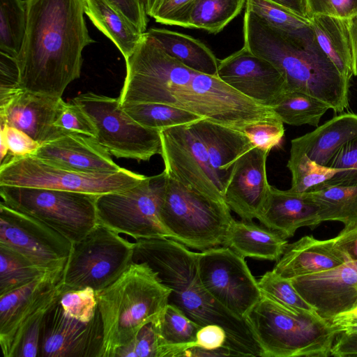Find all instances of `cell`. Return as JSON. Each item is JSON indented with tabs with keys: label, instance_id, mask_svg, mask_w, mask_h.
<instances>
[{
	"label": "cell",
	"instance_id": "1",
	"mask_svg": "<svg viewBox=\"0 0 357 357\" xmlns=\"http://www.w3.org/2000/svg\"><path fill=\"white\" fill-rule=\"evenodd\" d=\"M126 64L119 97L121 103L165 104L242 132L248 126L279 119L271 108L240 93L218 77L185 66L146 32Z\"/></svg>",
	"mask_w": 357,
	"mask_h": 357
},
{
	"label": "cell",
	"instance_id": "2",
	"mask_svg": "<svg viewBox=\"0 0 357 357\" xmlns=\"http://www.w3.org/2000/svg\"><path fill=\"white\" fill-rule=\"evenodd\" d=\"M26 26L15 57L18 85L61 98L80 76L84 49L95 43L84 14V0H25Z\"/></svg>",
	"mask_w": 357,
	"mask_h": 357
},
{
	"label": "cell",
	"instance_id": "3",
	"mask_svg": "<svg viewBox=\"0 0 357 357\" xmlns=\"http://www.w3.org/2000/svg\"><path fill=\"white\" fill-rule=\"evenodd\" d=\"M198 252L168 238H142L134 243L133 261L145 262L171 290L169 303L200 326L217 324L226 332L224 345L234 356H260L261 349L249 326L224 307L199 278Z\"/></svg>",
	"mask_w": 357,
	"mask_h": 357
},
{
	"label": "cell",
	"instance_id": "4",
	"mask_svg": "<svg viewBox=\"0 0 357 357\" xmlns=\"http://www.w3.org/2000/svg\"><path fill=\"white\" fill-rule=\"evenodd\" d=\"M243 31V47L273 64L288 90L318 98L336 113L349 108L350 81L321 51L314 33L303 37L287 34L248 9Z\"/></svg>",
	"mask_w": 357,
	"mask_h": 357
},
{
	"label": "cell",
	"instance_id": "5",
	"mask_svg": "<svg viewBox=\"0 0 357 357\" xmlns=\"http://www.w3.org/2000/svg\"><path fill=\"white\" fill-rule=\"evenodd\" d=\"M171 290L145 262H132L112 284L96 292L103 326L100 357H114L169 303Z\"/></svg>",
	"mask_w": 357,
	"mask_h": 357
},
{
	"label": "cell",
	"instance_id": "6",
	"mask_svg": "<svg viewBox=\"0 0 357 357\" xmlns=\"http://www.w3.org/2000/svg\"><path fill=\"white\" fill-rule=\"evenodd\" d=\"M261 357H328L340 333L315 312L291 308L261 292L246 314Z\"/></svg>",
	"mask_w": 357,
	"mask_h": 357
},
{
	"label": "cell",
	"instance_id": "7",
	"mask_svg": "<svg viewBox=\"0 0 357 357\" xmlns=\"http://www.w3.org/2000/svg\"><path fill=\"white\" fill-rule=\"evenodd\" d=\"M160 216L171 239L199 251L224 245L235 220L225 201L195 191L169 176Z\"/></svg>",
	"mask_w": 357,
	"mask_h": 357
},
{
	"label": "cell",
	"instance_id": "8",
	"mask_svg": "<svg viewBox=\"0 0 357 357\" xmlns=\"http://www.w3.org/2000/svg\"><path fill=\"white\" fill-rule=\"evenodd\" d=\"M145 177L123 167L111 172H79L33 155L15 156L8 153L1 160L0 166V185L43 188L97 195L126 190Z\"/></svg>",
	"mask_w": 357,
	"mask_h": 357
},
{
	"label": "cell",
	"instance_id": "9",
	"mask_svg": "<svg viewBox=\"0 0 357 357\" xmlns=\"http://www.w3.org/2000/svg\"><path fill=\"white\" fill-rule=\"evenodd\" d=\"M0 196L1 203L43 221L73 243L80 241L98 224L97 195L0 185Z\"/></svg>",
	"mask_w": 357,
	"mask_h": 357
},
{
	"label": "cell",
	"instance_id": "10",
	"mask_svg": "<svg viewBox=\"0 0 357 357\" xmlns=\"http://www.w3.org/2000/svg\"><path fill=\"white\" fill-rule=\"evenodd\" d=\"M134 243L97 224L73 243L63 273L64 291L91 287L100 292L134 262Z\"/></svg>",
	"mask_w": 357,
	"mask_h": 357
},
{
	"label": "cell",
	"instance_id": "11",
	"mask_svg": "<svg viewBox=\"0 0 357 357\" xmlns=\"http://www.w3.org/2000/svg\"><path fill=\"white\" fill-rule=\"evenodd\" d=\"M167 178L164 170L159 174L146 176L126 190L98 195L96 201L98 223L135 241L172 238L160 216Z\"/></svg>",
	"mask_w": 357,
	"mask_h": 357
},
{
	"label": "cell",
	"instance_id": "12",
	"mask_svg": "<svg viewBox=\"0 0 357 357\" xmlns=\"http://www.w3.org/2000/svg\"><path fill=\"white\" fill-rule=\"evenodd\" d=\"M72 101L91 119L97 130L96 138L111 155L137 161H148L160 155V131L135 121L119 98L88 92Z\"/></svg>",
	"mask_w": 357,
	"mask_h": 357
},
{
	"label": "cell",
	"instance_id": "13",
	"mask_svg": "<svg viewBox=\"0 0 357 357\" xmlns=\"http://www.w3.org/2000/svg\"><path fill=\"white\" fill-rule=\"evenodd\" d=\"M197 266L200 280L208 292L227 310L244 319L261 296L245 258L222 245L198 252Z\"/></svg>",
	"mask_w": 357,
	"mask_h": 357
},
{
	"label": "cell",
	"instance_id": "14",
	"mask_svg": "<svg viewBox=\"0 0 357 357\" xmlns=\"http://www.w3.org/2000/svg\"><path fill=\"white\" fill-rule=\"evenodd\" d=\"M64 268L50 271L0 296V345L4 357H15L26 331L64 291Z\"/></svg>",
	"mask_w": 357,
	"mask_h": 357
},
{
	"label": "cell",
	"instance_id": "15",
	"mask_svg": "<svg viewBox=\"0 0 357 357\" xmlns=\"http://www.w3.org/2000/svg\"><path fill=\"white\" fill-rule=\"evenodd\" d=\"M160 135L167 176L195 191L225 201L224 187L210 164L205 146L190 125L165 128Z\"/></svg>",
	"mask_w": 357,
	"mask_h": 357
},
{
	"label": "cell",
	"instance_id": "16",
	"mask_svg": "<svg viewBox=\"0 0 357 357\" xmlns=\"http://www.w3.org/2000/svg\"><path fill=\"white\" fill-rule=\"evenodd\" d=\"M0 245L46 271L66 266L73 243L43 221L0 203Z\"/></svg>",
	"mask_w": 357,
	"mask_h": 357
},
{
	"label": "cell",
	"instance_id": "17",
	"mask_svg": "<svg viewBox=\"0 0 357 357\" xmlns=\"http://www.w3.org/2000/svg\"><path fill=\"white\" fill-rule=\"evenodd\" d=\"M61 98L0 86V121L17 128L40 144L68 132L54 125Z\"/></svg>",
	"mask_w": 357,
	"mask_h": 357
},
{
	"label": "cell",
	"instance_id": "18",
	"mask_svg": "<svg viewBox=\"0 0 357 357\" xmlns=\"http://www.w3.org/2000/svg\"><path fill=\"white\" fill-rule=\"evenodd\" d=\"M102 341L99 310L83 322L66 315L58 301L45 316L39 357H100Z\"/></svg>",
	"mask_w": 357,
	"mask_h": 357
},
{
	"label": "cell",
	"instance_id": "19",
	"mask_svg": "<svg viewBox=\"0 0 357 357\" xmlns=\"http://www.w3.org/2000/svg\"><path fill=\"white\" fill-rule=\"evenodd\" d=\"M218 77L240 93L269 108L288 90L280 71L245 47L219 60Z\"/></svg>",
	"mask_w": 357,
	"mask_h": 357
},
{
	"label": "cell",
	"instance_id": "20",
	"mask_svg": "<svg viewBox=\"0 0 357 357\" xmlns=\"http://www.w3.org/2000/svg\"><path fill=\"white\" fill-rule=\"evenodd\" d=\"M290 280L317 314L329 322L357 305V261Z\"/></svg>",
	"mask_w": 357,
	"mask_h": 357
},
{
	"label": "cell",
	"instance_id": "21",
	"mask_svg": "<svg viewBox=\"0 0 357 357\" xmlns=\"http://www.w3.org/2000/svg\"><path fill=\"white\" fill-rule=\"evenodd\" d=\"M269 153L253 147L239 157L231 169L224 198L243 220L257 219L269 195L271 185L266 173Z\"/></svg>",
	"mask_w": 357,
	"mask_h": 357
},
{
	"label": "cell",
	"instance_id": "22",
	"mask_svg": "<svg viewBox=\"0 0 357 357\" xmlns=\"http://www.w3.org/2000/svg\"><path fill=\"white\" fill-rule=\"evenodd\" d=\"M96 137L68 132L40 144L33 155L58 166L84 172H111L121 167Z\"/></svg>",
	"mask_w": 357,
	"mask_h": 357
},
{
	"label": "cell",
	"instance_id": "23",
	"mask_svg": "<svg viewBox=\"0 0 357 357\" xmlns=\"http://www.w3.org/2000/svg\"><path fill=\"white\" fill-rule=\"evenodd\" d=\"M257 220L287 239L300 227L314 229L321 222L318 207L308 192L282 190L272 185Z\"/></svg>",
	"mask_w": 357,
	"mask_h": 357
},
{
	"label": "cell",
	"instance_id": "24",
	"mask_svg": "<svg viewBox=\"0 0 357 357\" xmlns=\"http://www.w3.org/2000/svg\"><path fill=\"white\" fill-rule=\"evenodd\" d=\"M347 261L333 238L318 240L305 236L287 245L273 271L283 278L291 279L327 271Z\"/></svg>",
	"mask_w": 357,
	"mask_h": 357
},
{
	"label": "cell",
	"instance_id": "25",
	"mask_svg": "<svg viewBox=\"0 0 357 357\" xmlns=\"http://www.w3.org/2000/svg\"><path fill=\"white\" fill-rule=\"evenodd\" d=\"M205 146L210 164L224 187L237 159L253 148L245 134L206 119L189 124Z\"/></svg>",
	"mask_w": 357,
	"mask_h": 357
},
{
	"label": "cell",
	"instance_id": "26",
	"mask_svg": "<svg viewBox=\"0 0 357 357\" xmlns=\"http://www.w3.org/2000/svg\"><path fill=\"white\" fill-rule=\"evenodd\" d=\"M357 137V114L342 112L313 131L291 141L290 152L303 153L317 163L328 166L339 149Z\"/></svg>",
	"mask_w": 357,
	"mask_h": 357
},
{
	"label": "cell",
	"instance_id": "27",
	"mask_svg": "<svg viewBox=\"0 0 357 357\" xmlns=\"http://www.w3.org/2000/svg\"><path fill=\"white\" fill-rule=\"evenodd\" d=\"M288 244L287 238L278 231L241 220H234L223 246L244 258L278 261Z\"/></svg>",
	"mask_w": 357,
	"mask_h": 357
},
{
	"label": "cell",
	"instance_id": "28",
	"mask_svg": "<svg viewBox=\"0 0 357 357\" xmlns=\"http://www.w3.org/2000/svg\"><path fill=\"white\" fill-rule=\"evenodd\" d=\"M146 33L172 57L197 72L218 77L219 60L205 44L190 36L160 28Z\"/></svg>",
	"mask_w": 357,
	"mask_h": 357
},
{
	"label": "cell",
	"instance_id": "29",
	"mask_svg": "<svg viewBox=\"0 0 357 357\" xmlns=\"http://www.w3.org/2000/svg\"><path fill=\"white\" fill-rule=\"evenodd\" d=\"M309 20L319 48L339 73L350 81L354 75L347 20L314 15Z\"/></svg>",
	"mask_w": 357,
	"mask_h": 357
},
{
	"label": "cell",
	"instance_id": "30",
	"mask_svg": "<svg viewBox=\"0 0 357 357\" xmlns=\"http://www.w3.org/2000/svg\"><path fill=\"white\" fill-rule=\"evenodd\" d=\"M85 14L121 52L125 61L132 54L142 33L109 0H84Z\"/></svg>",
	"mask_w": 357,
	"mask_h": 357
},
{
	"label": "cell",
	"instance_id": "31",
	"mask_svg": "<svg viewBox=\"0 0 357 357\" xmlns=\"http://www.w3.org/2000/svg\"><path fill=\"white\" fill-rule=\"evenodd\" d=\"M162 349V357L182 356L194 347L202 326L188 318L178 307L168 303L153 321Z\"/></svg>",
	"mask_w": 357,
	"mask_h": 357
},
{
	"label": "cell",
	"instance_id": "32",
	"mask_svg": "<svg viewBox=\"0 0 357 357\" xmlns=\"http://www.w3.org/2000/svg\"><path fill=\"white\" fill-rule=\"evenodd\" d=\"M308 192L321 222L339 221L344 228L357 226V184L323 186Z\"/></svg>",
	"mask_w": 357,
	"mask_h": 357
},
{
	"label": "cell",
	"instance_id": "33",
	"mask_svg": "<svg viewBox=\"0 0 357 357\" xmlns=\"http://www.w3.org/2000/svg\"><path fill=\"white\" fill-rule=\"evenodd\" d=\"M246 0H195L181 26L216 34L242 11Z\"/></svg>",
	"mask_w": 357,
	"mask_h": 357
},
{
	"label": "cell",
	"instance_id": "34",
	"mask_svg": "<svg viewBox=\"0 0 357 357\" xmlns=\"http://www.w3.org/2000/svg\"><path fill=\"white\" fill-rule=\"evenodd\" d=\"M271 109L284 123L317 127L321 118L331 107L306 93L287 90Z\"/></svg>",
	"mask_w": 357,
	"mask_h": 357
},
{
	"label": "cell",
	"instance_id": "35",
	"mask_svg": "<svg viewBox=\"0 0 357 357\" xmlns=\"http://www.w3.org/2000/svg\"><path fill=\"white\" fill-rule=\"evenodd\" d=\"M121 105L138 123L159 131L173 126L188 125L203 119L186 110L162 103L126 102Z\"/></svg>",
	"mask_w": 357,
	"mask_h": 357
},
{
	"label": "cell",
	"instance_id": "36",
	"mask_svg": "<svg viewBox=\"0 0 357 357\" xmlns=\"http://www.w3.org/2000/svg\"><path fill=\"white\" fill-rule=\"evenodd\" d=\"M47 272L20 253L0 245V296L26 285Z\"/></svg>",
	"mask_w": 357,
	"mask_h": 357
},
{
	"label": "cell",
	"instance_id": "37",
	"mask_svg": "<svg viewBox=\"0 0 357 357\" xmlns=\"http://www.w3.org/2000/svg\"><path fill=\"white\" fill-rule=\"evenodd\" d=\"M26 26L25 0H0V52L19 54Z\"/></svg>",
	"mask_w": 357,
	"mask_h": 357
},
{
	"label": "cell",
	"instance_id": "38",
	"mask_svg": "<svg viewBox=\"0 0 357 357\" xmlns=\"http://www.w3.org/2000/svg\"><path fill=\"white\" fill-rule=\"evenodd\" d=\"M245 9L287 34L303 37L313 33L309 19L300 17L271 0H246Z\"/></svg>",
	"mask_w": 357,
	"mask_h": 357
},
{
	"label": "cell",
	"instance_id": "39",
	"mask_svg": "<svg viewBox=\"0 0 357 357\" xmlns=\"http://www.w3.org/2000/svg\"><path fill=\"white\" fill-rule=\"evenodd\" d=\"M287 167L291 174L289 190L296 192L312 191L339 171L317 163L303 153L295 152H290Z\"/></svg>",
	"mask_w": 357,
	"mask_h": 357
},
{
	"label": "cell",
	"instance_id": "40",
	"mask_svg": "<svg viewBox=\"0 0 357 357\" xmlns=\"http://www.w3.org/2000/svg\"><path fill=\"white\" fill-rule=\"evenodd\" d=\"M257 282L261 291L277 302L294 309L315 312L296 291L290 279L273 270L266 272Z\"/></svg>",
	"mask_w": 357,
	"mask_h": 357
},
{
	"label": "cell",
	"instance_id": "41",
	"mask_svg": "<svg viewBox=\"0 0 357 357\" xmlns=\"http://www.w3.org/2000/svg\"><path fill=\"white\" fill-rule=\"evenodd\" d=\"M59 302L66 315L83 322H89L98 311L96 292L91 287L64 291Z\"/></svg>",
	"mask_w": 357,
	"mask_h": 357
},
{
	"label": "cell",
	"instance_id": "42",
	"mask_svg": "<svg viewBox=\"0 0 357 357\" xmlns=\"http://www.w3.org/2000/svg\"><path fill=\"white\" fill-rule=\"evenodd\" d=\"M328 167L339 171L330 180L316 189L327 185L357 184V137L344 144L332 158Z\"/></svg>",
	"mask_w": 357,
	"mask_h": 357
},
{
	"label": "cell",
	"instance_id": "43",
	"mask_svg": "<svg viewBox=\"0 0 357 357\" xmlns=\"http://www.w3.org/2000/svg\"><path fill=\"white\" fill-rule=\"evenodd\" d=\"M54 125L67 132H73L96 137L93 123L77 104L61 100Z\"/></svg>",
	"mask_w": 357,
	"mask_h": 357
},
{
	"label": "cell",
	"instance_id": "44",
	"mask_svg": "<svg viewBox=\"0 0 357 357\" xmlns=\"http://www.w3.org/2000/svg\"><path fill=\"white\" fill-rule=\"evenodd\" d=\"M114 357H162V349L154 322L143 326L130 343L117 350Z\"/></svg>",
	"mask_w": 357,
	"mask_h": 357
},
{
	"label": "cell",
	"instance_id": "45",
	"mask_svg": "<svg viewBox=\"0 0 357 357\" xmlns=\"http://www.w3.org/2000/svg\"><path fill=\"white\" fill-rule=\"evenodd\" d=\"M243 132L254 147L270 152L279 146L284 136V123L280 119L246 126Z\"/></svg>",
	"mask_w": 357,
	"mask_h": 357
},
{
	"label": "cell",
	"instance_id": "46",
	"mask_svg": "<svg viewBox=\"0 0 357 357\" xmlns=\"http://www.w3.org/2000/svg\"><path fill=\"white\" fill-rule=\"evenodd\" d=\"M308 19L324 15L342 19L357 15V0H305Z\"/></svg>",
	"mask_w": 357,
	"mask_h": 357
},
{
	"label": "cell",
	"instance_id": "47",
	"mask_svg": "<svg viewBox=\"0 0 357 357\" xmlns=\"http://www.w3.org/2000/svg\"><path fill=\"white\" fill-rule=\"evenodd\" d=\"M0 135L8 149V153L15 156L33 155L40 144L24 132L12 126L1 125Z\"/></svg>",
	"mask_w": 357,
	"mask_h": 357
},
{
	"label": "cell",
	"instance_id": "48",
	"mask_svg": "<svg viewBox=\"0 0 357 357\" xmlns=\"http://www.w3.org/2000/svg\"><path fill=\"white\" fill-rule=\"evenodd\" d=\"M195 0H162L152 17L165 25L180 26Z\"/></svg>",
	"mask_w": 357,
	"mask_h": 357
},
{
	"label": "cell",
	"instance_id": "49",
	"mask_svg": "<svg viewBox=\"0 0 357 357\" xmlns=\"http://www.w3.org/2000/svg\"><path fill=\"white\" fill-rule=\"evenodd\" d=\"M46 313L38 317L26 331L17 349L15 357L39 356L43 322Z\"/></svg>",
	"mask_w": 357,
	"mask_h": 357
},
{
	"label": "cell",
	"instance_id": "50",
	"mask_svg": "<svg viewBox=\"0 0 357 357\" xmlns=\"http://www.w3.org/2000/svg\"><path fill=\"white\" fill-rule=\"evenodd\" d=\"M142 33L146 31L147 13L139 0H109Z\"/></svg>",
	"mask_w": 357,
	"mask_h": 357
},
{
	"label": "cell",
	"instance_id": "51",
	"mask_svg": "<svg viewBox=\"0 0 357 357\" xmlns=\"http://www.w3.org/2000/svg\"><path fill=\"white\" fill-rule=\"evenodd\" d=\"M227 340L225 331L217 324H208L201 327L197 334L195 347L214 350L224 347Z\"/></svg>",
	"mask_w": 357,
	"mask_h": 357
},
{
	"label": "cell",
	"instance_id": "52",
	"mask_svg": "<svg viewBox=\"0 0 357 357\" xmlns=\"http://www.w3.org/2000/svg\"><path fill=\"white\" fill-rule=\"evenodd\" d=\"M333 239L347 261H357V226L344 228Z\"/></svg>",
	"mask_w": 357,
	"mask_h": 357
},
{
	"label": "cell",
	"instance_id": "53",
	"mask_svg": "<svg viewBox=\"0 0 357 357\" xmlns=\"http://www.w3.org/2000/svg\"><path fill=\"white\" fill-rule=\"evenodd\" d=\"M331 356H357V333H339L331 351Z\"/></svg>",
	"mask_w": 357,
	"mask_h": 357
},
{
	"label": "cell",
	"instance_id": "54",
	"mask_svg": "<svg viewBox=\"0 0 357 357\" xmlns=\"http://www.w3.org/2000/svg\"><path fill=\"white\" fill-rule=\"evenodd\" d=\"M347 25L351 47L353 75L357 76V15L347 19Z\"/></svg>",
	"mask_w": 357,
	"mask_h": 357
},
{
	"label": "cell",
	"instance_id": "55",
	"mask_svg": "<svg viewBox=\"0 0 357 357\" xmlns=\"http://www.w3.org/2000/svg\"><path fill=\"white\" fill-rule=\"evenodd\" d=\"M294 14L308 19L306 13L305 0H271Z\"/></svg>",
	"mask_w": 357,
	"mask_h": 357
},
{
	"label": "cell",
	"instance_id": "56",
	"mask_svg": "<svg viewBox=\"0 0 357 357\" xmlns=\"http://www.w3.org/2000/svg\"><path fill=\"white\" fill-rule=\"evenodd\" d=\"M331 324L340 333H357V318L334 319Z\"/></svg>",
	"mask_w": 357,
	"mask_h": 357
},
{
	"label": "cell",
	"instance_id": "57",
	"mask_svg": "<svg viewBox=\"0 0 357 357\" xmlns=\"http://www.w3.org/2000/svg\"><path fill=\"white\" fill-rule=\"evenodd\" d=\"M162 1V0H147L146 11L149 16L152 17Z\"/></svg>",
	"mask_w": 357,
	"mask_h": 357
},
{
	"label": "cell",
	"instance_id": "58",
	"mask_svg": "<svg viewBox=\"0 0 357 357\" xmlns=\"http://www.w3.org/2000/svg\"><path fill=\"white\" fill-rule=\"evenodd\" d=\"M352 318H357V305L352 310L338 314L337 316L334 317L332 320H334V319H352Z\"/></svg>",
	"mask_w": 357,
	"mask_h": 357
},
{
	"label": "cell",
	"instance_id": "59",
	"mask_svg": "<svg viewBox=\"0 0 357 357\" xmlns=\"http://www.w3.org/2000/svg\"><path fill=\"white\" fill-rule=\"evenodd\" d=\"M141 3L144 6L145 9L146 8L147 0H139Z\"/></svg>",
	"mask_w": 357,
	"mask_h": 357
}]
</instances>
